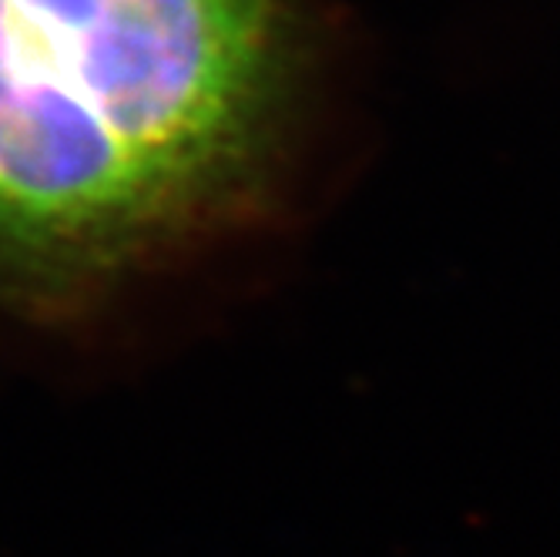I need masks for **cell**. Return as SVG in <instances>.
Segmentation results:
<instances>
[{
    "label": "cell",
    "mask_w": 560,
    "mask_h": 557,
    "mask_svg": "<svg viewBox=\"0 0 560 557\" xmlns=\"http://www.w3.org/2000/svg\"><path fill=\"white\" fill-rule=\"evenodd\" d=\"M305 71L292 0H0V306L74 316L259 225Z\"/></svg>",
    "instance_id": "6da1fadb"
}]
</instances>
